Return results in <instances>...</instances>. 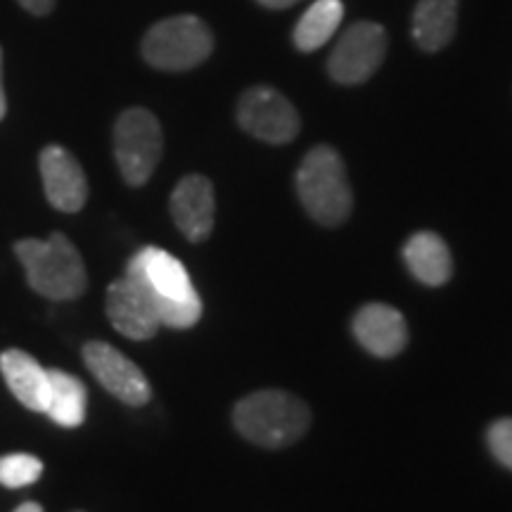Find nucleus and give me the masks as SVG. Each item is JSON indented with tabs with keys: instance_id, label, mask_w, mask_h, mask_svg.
Returning a JSON list of instances; mask_svg holds the SVG:
<instances>
[{
	"instance_id": "nucleus-1",
	"label": "nucleus",
	"mask_w": 512,
	"mask_h": 512,
	"mask_svg": "<svg viewBox=\"0 0 512 512\" xmlns=\"http://www.w3.org/2000/svg\"><path fill=\"white\" fill-rule=\"evenodd\" d=\"M126 275L145 287L166 328L185 330L202 318V299L176 256L159 247H143L131 256Z\"/></svg>"
},
{
	"instance_id": "nucleus-2",
	"label": "nucleus",
	"mask_w": 512,
	"mask_h": 512,
	"mask_svg": "<svg viewBox=\"0 0 512 512\" xmlns=\"http://www.w3.org/2000/svg\"><path fill=\"white\" fill-rule=\"evenodd\" d=\"M15 254L27 271L31 290L50 302H74L86 292V266L79 249L64 233H53L48 240H19Z\"/></svg>"
},
{
	"instance_id": "nucleus-3",
	"label": "nucleus",
	"mask_w": 512,
	"mask_h": 512,
	"mask_svg": "<svg viewBox=\"0 0 512 512\" xmlns=\"http://www.w3.org/2000/svg\"><path fill=\"white\" fill-rule=\"evenodd\" d=\"M233 422L242 437L264 448H283L299 441L311 425V411L302 399L280 389H264L238 401Z\"/></svg>"
},
{
	"instance_id": "nucleus-4",
	"label": "nucleus",
	"mask_w": 512,
	"mask_h": 512,
	"mask_svg": "<svg viewBox=\"0 0 512 512\" xmlns=\"http://www.w3.org/2000/svg\"><path fill=\"white\" fill-rule=\"evenodd\" d=\"M297 192L304 209L320 226L335 228L349 219L354 195L342 157L328 145L313 147L297 171Z\"/></svg>"
},
{
	"instance_id": "nucleus-5",
	"label": "nucleus",
	"mask_w": 512,
	"mask_h": 512,
	"mask_svg": "<svg viewBox=\"0 0 512 512\" xmlns=\"http://www.w3.org/2000/svg\"><path fill=\"white\" fill-rule=\"evenodd\" d=\"M143 57L162 72H185L202 64L214 50V36L195 15H178L157 22L143 38Z\"/></svg>"
},
{
	"instance_id": "nucleus-6",
	"label": "nucleus",
	"mask_w": 512,
	"mask_h": 512,
	"mask_svg": "<svg viewBox=\"0 0 512 512\" xmlns=\"http://www.w3.org/2000/svg\"><path fill=\"white\" fill-rule=\"evenodd\" d=\"M164 150L162 126L155 114L143 107L121 112L114 124V157L124 181L140 188L155 174Z\"/></svg>"
},
{
	"instance_id": "nucleus-7",
	"label": "nucleus",
	"mask_w": 512,
	"mask_h": 512,
	"mask_svg": "<svg viewBox=\"0 0 512 512\" xmlns=\"http://www.w3.org/2000/svg\"><path fill=\"white\" fill-rule=\"evenodd\" d=\"M238 121L247 133L271 145L290 143L302 126L292 102L268 86H254L242 95L238 102Z\"/></svg>"
},
{
	"instance_id": "nucleus-8",
	"label": "nucleus",
	"mask_w": 512,
	"mask_h": 512,
	"mask_svg": "<svg viewBox=\"0 0 512 512\" xmlns=\"http://www.w3.org/2000/svg\"><path fill=\"white\" fill-rule=\"evenodd\" d=\"M384 53H387V34L380 24H354L332 50L328 62L330 76L347 86L368 81L382 64Z\"/></svg>"
},
{
	"instance_id": "nucleus-9",
	"label": "nucleus",
	"mask_w": 512,
	"mask_h": 512,
	"mask_svg": "<svg viewBox=\"0 0 512 512\" xmlns=\"http://www.w3.org/2000/svg\"><path fill=\"white\" fill-rule=\"evenodd\" d=\"M83 363L91 370L95 380L117 396L126 406H145L152 399V387L131 358H126L119 349L107 342H86L83 344Z\"/></svg>"
},
{
	"instance_id": "nucleus-10",
	"label": "nucleus",
	"mask_w": 512,
	"mask_h": 512,
	"mask_svg": "<svg viewBox=\"0 0 512 512\" xmlns=\"http://www.w3.org/2000/svg\"><path fill=\"white\" fill-rule=\"evenodd\" d=\"M107 318L119 335L136 342L152 339L162 328L155 302L131 275H124L107 287Z\"/></svg>"
},
{
	"instance_id": "nucleus-11",
	"label": "nucleus",
	"mask_w": 512,
	"mask_h": 512,
	"mask_svg": "<svg viewBox=\"0 0 512 512\" xmlns=\"http://www.w3.org/2000/svg\"><path fill=\"white\" fill-rule=\"evenodd\" d=\"M43 188H46L48 202L64 214H76L88 200V181L83 174L79 159L62 145L43 147L38 157Z\"/></svg>"
},
{
	"instance_id": "nucleus-12",
	"label": "nucleus",
	"mask_w": 512,
	"mask_h": 512,
	"mask_svg": "<svg viewBox=\"0 0 512 512\" xmlns=\"http://www.w3.org/2000/svg\"><path fill=\"white\" fill-rule=\"evenodd\" d=\"M171 216L190 242H204L214 230L216 197L207 176H185L171 192Z\"/></svg>"
},
{
	"instance_id": "nucleus-13",
	"label": "nucleus",
	"mask_w": 512,
	"mask_h": 512,
	"mask_svg": "<svg viewBox=\"0 0 512 512\" xmlns=\"http://www.w3.org/2000/svg\"><path fill=\"white\" fill-rule=\"evenodd\" d=\"M354 335L363 349L380 358L401 354L408 342L406 320L387 304L363 306L354 316Z\"/></svg>"
},
{
	"instance_id": "nucleus-14",
	"label": "nucleus",
	"mask_w": 512,
	"mask_h": 512,
	"mask_svg": "<svg viewBox=\"0 0 512 512\" xmlns=\"http://www.w3.org/2000/svg\"><path fill=\"white\" fill-rule=\"evenodd\" d=\"M0 373L8 382L15 399L29 411L46 413L50 399L48 370L34 356L22 349H8L0 354Z\"/></svg>"
},
{
	"instance_id": "nucleus-15",
	"label": "nucleus",
	"mask_w": 512,
	"mask_h": 512,
	"mask_svg": "<svg viewBox=\"0 0 512 512\" xmlns=\"http://www.w3.org/2000/svg\"><path fill=\"white\" fill-rule=\"evenodd\" d=\"M403 259H406V266L411 268V273L422 285L441 287L448 283V278L453 273V259L446 242L437 233H430V230L415 233L406 242Z\"/></svg>"
},
{
	"instance_id": "nucleus-16",
	"label": "nucleus",
	"mask_w": 512,
	"mask_h": 512,
	"mask_svg": "<svg viewBox=\"0 0 512 512\" xmlns=\"http://www.w3.org/2000/svg\"><path fill=\"white\" fill-rule=\"evenodd\" d=\"M458 24V0H418L413 15L415 43L427 53L451 43Z\"/></svg>"
},
{
	"instance_id": "nucleus-17",
	"label": "nucleus",
	"mask_w": 512,
	"mask_h": 512,
	"mask_svg": "<svg viewBox=\"0 0 512 512\" xmlns=\"http://www.w3.org/2000/svg\"><path fill=\"white\" fill-rule=\"evenodd\" d=\"M50 399L46 415L60 427H79L86 420L88 392L79 377L64 373V370L48 368Z\"/></svg>"
},
{
	"instance_id": "nucleus-18",
	"label": "nucleus",
	"mask_w": 512,
	"mask_h": 512,
	"mask_svg": "<svg viewBox=\"0 0 512 512\" xmlns=\"http://www.w3.org/2000/svg\"><path fill=\"white\" fill-rule=\"evenodd\" d=\"M344 17V5L339 0H316L294 27V46L302 53L323 48L335 34Z\"/></svg>"
},
{
	"instance_id": "nucleus-19",
	"label": "nucleus",
	"mask_w": 512,
	"mask_h": 512,
	"mask_svg": "<svg viewBox=\"0 0 512 512\" xmlns=\"http://www.w3.org/2000/svg\"><path fill=\"white\" fill-rule=\"evenodd\" d=\"M43 475L41 458L29 456V453H10L0 456V484L8 489H22V486L34 484Z\"/></svg>"
},
{
	"instance_id": "nucleus-20",
	"label": "nucleus",
	"mask_w": 512,
	"mask_h": 512,
	"mask_svg": "<svg viewBox=\"0 0 512 512\" xmlns=\"http://www.w3.org/2000/svg\"><path fill=\"white\" fill-rule=\"evenodd\" d=\"M486 439H489V448L498 463L512 470V418L496 420L494 425L489 427Z\"/></svg>"
},
{
	"instance_id": "nucleus-21",
	"label": "nucleus",
	"mask_w": 512,
	"mask_h": 512,
	"mask_svg": "<svg viewBox=\"0 0 512 512\" xmlns=\"http://www.w3.org/2000/svg\"><path fill=\"white\" fill-rule=\"evenodd\" d=\"M17 3L36 17L50 15V12H53V8H55V0H17Z\"/></svg>"
},
{
	"instance_id": "nucleus-22",
	"label": "nucleus",
	"mask_w": 512,
	"mask_h": 512,
	"mask_svg": "<svg viewBox=\"0 0 512 512\" xmlns=\"http://www.w3.org/2000/svg\"><path fill=\"white\" fill-rule=\"evenodd\" d=\"M8 112V100H5V88H3V48H0V121L5 119Z\"/></svg>"
},
{
	"instance_id": "nucleus-23",
	"label": "nucleus",
	"mask_w": 512,
	"mask_h": 512,
	"mask_svg": "<svg viewBox=\"0 0 512 512\" xmlns=\"http://www.w3.org/2000/svg\"><path fill=\"white\" fill-rule=\"evenodd\" d=\"M261 5H266V8H275V10H280V8H290V5H294V3H299V0H259Z\"/></svg>"
},
{
	"instance_id": "nucleus-24",
	"label": "nucleus",
	"mask_w": 512,
	"mask_h": 512,
	"mask_svg": "<svg viewBox=\"0 0 512 512\" xmlns=\"http://www.w3.org/2000/svg\"><path fill=\"white\" fill-rule=\"evenodd\" d=\"M15 512H43V508L38 503H34V501H27V503L19 505Z\"/></svg>"
}]
</instances>
